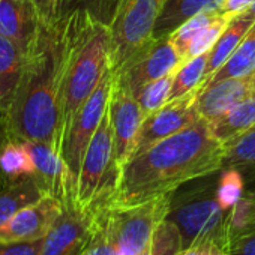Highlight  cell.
Returning a JSON list of instances; mask_svg holds the SVG:
<instances>
[{"instance_id": "obj_1", "label": "cell", "mask_w": 255, "mask_h": 255, "mask_svg": "<svg viewBox=\"0 0 255 255\" xmlns=\"http://www.w3.org/2000/svg\"><path fill=\"white\" fill-rule=\"evenodd\" d=\"M222 162L224 144L212 137L209 122L198 119L128 162L110 206H132L174 194L189 182L216 174Z\"/></svg>"}, {"instance_id": "obj_2", "label": "cell", "mask_w": 255, "mask_h": 255, "mask_svg": "<svg viewBox=\"0 0 255 255\" xmlns=\"http://www.w3.org/2000/svg\"><path fill=\"white\" fill-rule=\"evenodd\" d=\"M65 63V23L60 20L48 26L42 24L27 54L26 71L6 117L8 138L45 143L62 152Z\"/></svg>"}, {"instance_id": "obj_3", "label": "cell", "mask_w": 255, "mask_h": 255, "mask_svg": "<svg viewBox=\"0 0 255 255\" xmlns=\"http://www.w3.org/2000/svg\"><path fill=\"white\" fill-rule=\"evenodd\" d=\"M62 21L65 23L66 33L62 105L65 138L78 110L96 89L110 66V29L83 14H74Z\"/></svg>"}, {"instance_id": "obj_4", "label": "cell", "mask_w": 255, "mask_h": 255, "mask_svg": "<svg viewBox=\"0 0 255 255\" xmlns=\"http://www.w3.org/2000/svg\"><path fill=\"white\" fill-rule=\"evenodd\" d=\"M120 168L116 164L113 128L107 111L86 150L75 189V201L92 213L108 207L116 192Z\"/></svg>"}, {"instance_id": "obj_5", "label": "cell", "mask_w": 255, "mask_h": 255, "mask_svg": "<svg viewBox=\"0 0 255 255\" xmlns=\"http://www.w3.org/2000/svg\"><path fill=\"white\" fill-rule=\"evenodd\" d=\"M227 216L228 212L216 200V185L209 183L182 194L174 192L167 218L180 228L183 249L201 242H213L227 249Z\"/></svg>"}, {"instance_id": "obj_6", "label": "cell", "mask_w": 255, "mask_h": 255, "mask_svg": "<svg viewBox=\"0 0 255 255\" xmlns=\"http://www.w3.org/2000/svg\"><path fill=\"white\" fill-rule=\"evenodd\" d=\"M167 0H123L110 27L108 65L113 74L123 69L153 41L156 20Z\"/></svg>"}, {"instance_id": "obj_7", "label": "cell", "mask_w": 255, "mask_h": 255, "mask_svg": "<svg viewBox=\"0 0 255 255\" xmlns=\"http://www.w3.org/2000/svg\"><path fill=\"white\" fill-rule=\"evenodd\" d=\"M171 195L132 206L102 209L107 233L117 255H138L149 246L155 228L168 216Z\"/></svg>"}, {"instance_id": "obj_8", "label": "cell", "mask_w": 255, "mask_h": 255, "mask_svg": "<svg viewBox=\"0 0 255 255\" xmlns=\"http://www.w3.org/2000/svg\"><path fill=\"white\" fill-rule=\"evenodd\" d=\"M113 83H114V74L110 71L108 66L96 89L92 92V95L78 110L75 119L72 120L69 129L63 138L60 155L68 167L74 185V191L77 189V180L86 150L107 111Z\"/></svg>"}, {"instance_id": "obj_9", "label": "cell", "mask_w": 255, "mask_h": 255, "mask_svg": "<svg viewBox=\"0 0 255 255\" xmlns=\"http://www.w3.org/2000/svg\"><path fill=\"white\" fill-rule=\"evenodd\" d=\"M108 111L113 128L116 164L122 171L135 155L146 114L135 95L116 78L108 99Z\"/></svg>"}, {"instance_id": "obj_10", "label": "cell", "mask_w": 255, "mask_h": 255, "mask_svg": "<svg viewBox=\"0 0 255 255\" xmlns=\"http://www.w3.org/2000/svg\"><path fill=\"white\" fill-rule=\"evenodd\" d=\"M95 225V213L83 209L75 198L63 201V209L47 236L41 255H83Z\"/></svg>"}, {"instance_id": "obj_11", "label": "cell", "mask_w": 255, "mask_h": 255, "mask_svg": "<svg viewBox=\"0 0 255 255\" xmlns=\"http://www.w3.org/2000/svg\"><path fill=\"white\" fill-rule=\"evenodd\" d=\"M198 93L200 89H194L179 98L170 99L164 107L149 114L141 126L135 155L144 152L155 143L180 132L182 129L201 119L197 110Z\"/></svg>"}, {"instance_id": "obj_12", "label": "cell", "mask_w": 255, "mask_h": 255, "mask_svg": "<svg viewBox=\"0 0 255 255\" xmlns=\"http://www.w3.org/2000/svg\"><path fill=\"white\" fill-rule=\"evenodd\" d=\"M179 66L180 57L170 36L155 38L143 53L114 74V78L135 95L144 84L176 72Z\"/></svg>"}, {"instance_id": "obj_13", "label": "cell", "mask_w": 255, "mask_h": 255, "mask_svg": "<svg viewBox=\"0 0 255 255\" xmlns=\"http://www.w3.org/2000/svg\"><path fill=\"white\" fill-rule=\"evenodd\" d=\"M63 209V201L44 195L33 204L21 209L5 225L0 227V242L42 240Z\"/></svg>"}, {"instance_id": "obj_14", "label": "cell", "mask_w": 255, "mask_h": 255, "mask_svg": "<svg viewBox=\"0 0 255 255\" xmlns=\"http://www.w3.org/2000/svg\"><path fill=\"white\" fill-rule=\"evenodd\" d=\"M252 95H255V71L207 84L198 93L197 110L201 119L210 122Z\"/></svg>"}, {"instance_id": "obj_15", "label": "cell", "mask_w": 255, "mask_h": 255, "mask_svg": "<svg viewBox=\"0 0 255 255\" xmlns=\"http://www.w3.org/2000/svg\"><path fill=\"white\" fill-rule=\"evenodd\" d=\"M42 23L33 0H0V33L24 53L33 48Z\"/></svg>"}, {"instance_id": "obj_16", "label": "cell", "mask_w": 255, "mask_h": 255, "mask_svg": "<svg viewBox=\"0 0 255 255\" xmlns=\"http://www.w3.org/2000/svg\"><path fill=\"white\" fill-rule=\"evenodd\" d=\"M26 65L27 53L0 33V119L3 123L18 93Z\"/></svg>"}, {"instance_id": "obj_17", "label": "cell", "mask_w": 255, "mask_h": 255, "mask_svg": "<svg viewBox=\"0 0 255 255\" xmlns=\"http://www.w3.org/2000/svg\"><path fill=\"white\" fill-rule=\"evenodd\" d=\"M254 23H255V14L249 11L240 12L230 20L227 29L224 30V33L221 35V38L209 53V62L200 90L209 83V80L216 74V71L221 69L225 65V62L231 57V54L237 50V47L249 32V29L254 26Z\"/></svg>"}, {"instance_id": "obj_18", "label": "cell", "mask_w": 255, "mask_h": 255, "mask_svg": "<svg viewBox=\"0 0 255 255\" xmlns=\"http://www.w3.org/2000/svg\"><path fill=\"white\" fill-rule=\"evenodd\" d=\"M45 194L35 176H24L0 183V227L21 209L41 200Z\"/></svg>"}, {"instance_id": "obj_19", "label": "cell", "mask_w": 255, "mask_h": 255, "mask_svg": "<svg viewBox=\"0 0 255 255\" xmlns=\"http://www.w3.org/2000/svg\"><path fill=\"white\" fill-rule=\"evenodd\" d=\"M255 125V95L246 98L224 114L209 122L212 137L221 143L228 144L239 138Z\"/></svg>"}, {"instance_id": "obj_20", "label": "cell", "mask_w": 255, "mask_h": 255, "mask_svg": "<svg viewBox=\"0 0 255 255\" xmlns=\"http://www.w3.org/2000/svg\"><path fill=\"white\" fill-rule=\"evenodd\" d=\"M206 9H218L215 0H167L156 20L153 36H170L183 23Z\"/></svg>"}, {"instance_id": "obj_21", "label": "cell", "mask_w": 255, "mask_h": 255, "mask_svg": "<svg viewBox=\"0 0 255 255\" xmlns=\"http://www.w3.org/2000/svg\"><path fill=\"white\" fill-rule=\"evenodd\" d=\"M122 2L123 0H56V21L74 14H83L110 29Z\"/></svg>"}, {"instance_id": "obj_22", "label": "cell", "mask_w": 255, "mask_h": 255, "mask_svg": "<svg viewBox=\"0 0 255 255\" xmlns=\"http://www.w3.org/2000/svg\"><path fill=\"white\" fill-rule=\"evenodd\" d=\"M0 174L5 180L35 176V165L26 141L6 138L0 146Z\"/></svg>"}, {"instance_id": "obj_23", "label": "cell", "mask_w": 255, "mask_h": 255, "mask_svg": "<svg viewBox=\"0 0 255 255\" xmlns=\"http://www.w3.org/2000/svg\"><path fill=\"white\" fill-rule=\"evenodd\" d=\"M254 71H255V23L249 29V32L246 33L237 50L231 54V57L225 62V65L216 71V74L209 80L207 84L225 78L243 77Z\"/></svg>"}, {"instance_id": "obj_24", "label": "cell", "mask_w": 255, "mask_h": 255, "mask_svg": "<svg viewBox=\"0 0 255 255\" xmlns=\"http://www.w3.org/2000/svg\"><path fill=\"white\" fill-rule=\"evenodd\" d=\"M254 231H255V189L245 192L243 197L228 210V216H227L228 246L236 239L248 236Z\"/></svg>"}, {"instance_id": "obj_25", "label": "cell", "mask_w": 255, "mask_h": 255, "mask_svg": "<svg viewBox=\"0 0 255 255\" xmlns=\"http://www.w3.org/2000/svg\"><path fill=\"white\" fill-rule=\"evenodd\" d=\"M224 168L255 170V125L243 135L224 146Z\"/></svg>"}, {"instance_id": "obj_26", "label": "cell", "mask_w": 255, "mask_h": 255, "mask_svg": "<svg viewBox=\"0 0 255 255\" xmlns=\"http://www.w3.org/2000/svg\"><path fill=\"white\" fill-rule=\"evenodd\" d=\"M221 12L218 9H206L200 14H197L195 17L189 18L186 23H183L177 30H174L170 35V39L180 57V65L185 62V57L188 54V50L191 47V44L194 42V39L200 35L201 30H204Z\"/></svg>"}, {"instance_id": "obj_27", "label": "cell", "mask_w": 255, "mask_h": 255, "mask_svg": "<svg viewBox=\"0 0 255 255\" xmlns=\"http://www.w3.org/2000/svg\"><path fill=\"white\" fill-rule=\"evenodd\" d=\"M207 62H209V53L192 57L179 66V69L174 72L171 99L179 98L194 89H200V86L204 80Z\"/></svg>"}, {"instance_id": "obj_28", "label": "cell", "mask_w": 255, "mask_h": 255, "mask_svg": "<svg viewBox=\"0 0 255 255\" xmlns=\"http://www.w3.org/2000/svg\"><path fill=\"white\" fill-rule=\"evenodd\" d=\"M152 255H180L183 251L182 231L174 221L165 218L159 222L149 243Z\"/></svg>"}, {"instance_id": "obj_29", "label": "cell", "mask_w": 255, "mask_h": 255, "mask_svg": "<svg viewBox=\"0 0 255 255\" xmlns=\"http://www.w3.org/2000/svg\"><path fill=\"white\" fill-rule=\"evenodd\" d=\"M173 81H174V72L144 84L135 93V98L138 99L146 117L155 113L156 110H159L161 107H164L171 99Z\"/></svg>"}, {"instance_id": "obj_30", "label": "cell", "mask_w": 255, "mask_h": 255, "mask_svg": "<svg viewBox=\"0 0 255 255\" xmlns=\"http://www.w3.org/2000/svg\"><path fill=\"white\" fill-rule=\"evenodd\" d=\"M245 194V179L240 170L237 168H224L221 170L218 183H216V200L219 206L228 212Z\"/></svg>"}, {"instance_id": "obj_31", "label": "cell", "mask_w": 255, "mask_h": 255, "mask_svg": "<svg viewBox=\"0 0 255 255\" xmlns=\"http://www.w3.org/2000/svg\"><path fill=\"white\" fill-rule=\"evenodd\" d=\"M231 18H233L231 15L221 12L204 30H201L200 35L191 44V47L188 50V54L185 57V62L189 60V59H192V57H197V56L210 53L212 48L215 47V44L218 42V39L221 38V35L224 33V30L227 29V26H228V23H230Z\"/></svg>"}, {"instance_id": "obj_32", "label": "cell", "mask_w": 255, "mask_h": 255, "mask_svg": "<svg viewBox=\"0 0 255 255\" xmlns=\"http://www.w3.org/2000/svg\"><path fill=\"white\" fill-rule=\"evenodd\" d=\"M83 255H117L116 248L113 246L107 227H105V219H104V212L102 209L95 212V225H93V233L90 237V242L83 252Z\"/></svg>"}, {"instance_id": "obj_33", "label": "cell", "mask_w": 255, "mask_h": 255, "mask_svg": "<svg viewBox=\"0 0 255 255\" xmlns=\"http://www.w3.org/2000/svg\"><path fill=\"white\" fill-rule=\"evenodd\" d=\"M42 240L0 242V255H41Z\"/></svg>"}, {"instance_id": "obj_34", "label": "cell", "mask_w": 255, "mask_h": 255, "mask_svg": "<svg viewBox=\"0 0 255 255\" xmlns=\"http://www.w3.org/2000/svg\"><path fill=\"white\" fill-rule=\"evenodd\" d=\"M180 255H231V254L225 248L213 242H201L183 249Z\"/></svg>"}, {"instance_id": "obj_35", "label": "cell", "mask_w": 255, "mask_h": 255, "mask_svg": "<svg viewBox=\"0 0 255 255\" xmlns=\"http://www.w3.org/2000/svg\"><path fill=\"white\" fill-rule=\"evenodd\" d=\"M227 251L231 255H255V231L231 242Z\"/></svg>"}, {"instance_id": "obj_36", "label": "cell", "mask_w": 255, "mask_h": 255, "mask_svg": "<svg viewBox=\"0 0 255 255\" xmlns=\"http://www.w3.org/2000/svg\"><path fill=\"white\" fill-rule=\"evenodd\" d=\"M41 23L48 26L56 23V0H33Z\"/></svg>"}, {"instance_id": "obj_37", "label": "cell", "mask_w": 255, "mask_h": 255, "mask_svg": "<svg viewBox=\"0 0 255 255\" xmlns=\"http://www.w3.org/2000/svg\"><path fill=\"white\" fill-rule=\"evenodd\" d=\"M252 3L254 0H224V3L219 8V12L234 17L240 12H245Z\"/></svg>"}, {"instance_id": "obj_38", "label": "cell", "mask_w": 255, "mask_h": 255, "mask_svg": "<svg viewBox=\"0 0 255 255\" xmlns=\"http://www.w3.org/2000/svg\"><path fill=\"white\" fill-rule=\"evenodd\" d=\"M6 129H5V123L2 122V119H0V146H2V143L6 140Z\"/></svg>"}, {"instance_id": "obj_39", "label": "cell", "mask_w": 255, "mask_h": 255, "mask_svg": "<svg viewBox=\"0 0 255 255\" xmlns=\"http://www.w3.org/2000/svg\"><path fill=\"white\" fill-rule=\"evenodd\" d=\"M246 11H249V12H252V14H255V0H254V3L246 9Z\"/></svg>"}, {"instance_id": "obj_40", "label": "cell", "mask_w": 255, "mask_h": 255, "mask_svg": "<svg viewBox=\"0 0 255 255\" xmlns=\"http://www.w3.org/2000/svg\"><path fill=\"white\" fill-rule=\"evenodd\" d=\"M138 255H152V252H150V249H149V246L141 252V254H138Z\"/></svg>"}, {"instance_id": "obj_41", "label": "cell", "mask_w": 255, "mask_h": 255, "mask_svg": "<svg viewBox=\"0 0 255 255\" xmlns=\"http://www.w3.org/2000/svg\"><path fill=\"white\" fill-rule=\"evenodd\" d=\"M215 3H216V6H218V9L221 8V5L224 3V0H215Z\"/></svg>"}]
</instances>
